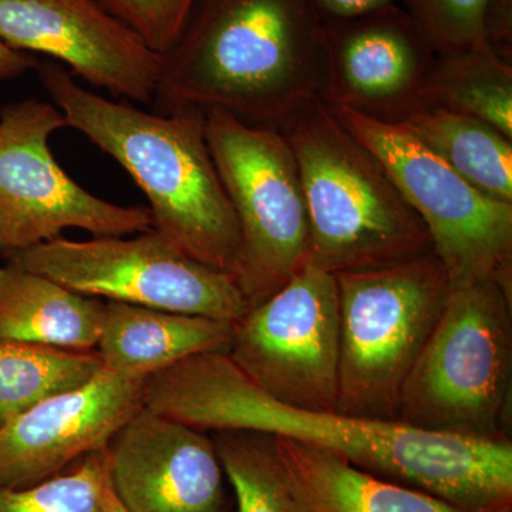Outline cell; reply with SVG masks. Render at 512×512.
Masks as SVG:
<instances>
[{
  "label": "cell",
  "instance_id": "cell-1",
  "mask_svg": "<svg viewBox=\"0 0 512 512\" xmlns=\"http://www.w3.org/2000/svg\"><path fill=\"white\" fill-rule=\"evenodd\" d=\"M144 407L204 431L249 430L338 454L463 512H511V440L454 436L400 420L278 402L227 353H202L148 377Z\"/></svg>",
  "mask_w": 512,
  "mask_h": 512
},
{
  "label": "cell",
  "instance_id": "cell-2",
  "mask_svg": "<svg viewBox=\"0 0 512 512\" xmlns=\"http://www.w3.org/2000/svg\"><path fill=\"white\" fill-rule=\"evenodd\" d=\"M322 84L311 0H194L161 55L153 111H221L281 130Z\"/></svg>",
  "mask_w": 512,
  "mask_h": 512
},
{
  "label": "cell",
  "instance_id": "cell-3",
  "mask_svg": "<svg viewBox=\"0 0 512 512\" xmlns=\"http://www.w3.org/2000/svg\"><path fill=\"white\" fill-rule=\"evenodd\" d=\"M67 126L113 157L150 204L151 228L185 255L234 278L237 218L205 138V114L137 109L84 89L53 60L36 67Z\"/></svg>",
  "mask_w": 512,
  "mask_h": 512
},
{
  "label": "cell",
  "instance_id": "cell-4",
  "mask_svg": "<svg viewBox=\"0 0 512 512\" xmlns=\"http://www.w3.org/2000/svg\"><path fill=\"white\" fill-rule=\"evenodd\" d=\"M279 131L301 171L309 264L336 275L434 254L423 221L382 163L320 97Z\"/></svg>",
  "mask_w": 512,
  "mask_h": 512
},
{
  "label": "cell",
  "instance_id": "cell-5",
  "mask_svg": "<svg viewBox=\"0 0 512 512\" xmlns=\"http://www.w3.org/2000/svg\"><path fill=\"white\" fill-rule=\"evenodd\" d=\"M512 289L495 279L450 285L443 312L400 399L419 429L510 440Z\"/></svg>",
  "mask_w": 512,
  "mask_h": 512
},
{
  "label": "cell",
  "instance_id": "cell-6",
  "mask_svg": "<svg viewBox=\"0 0 512 512\" xmlns=\"http://www.w3.org/2000/svg\"><path fill=\"white\" fill-rule=\"evenodd\" d=\"M339 295L336 412L399 420L407 376L439 322L450 284L434 254L335 275Z\"/></svg>",
  "mask_w": 512,
  "mask_h": 512
},
{
  "label": "cell",
  "instance_id": "cell-7",
  "mask_svg": "<svg viewBox=\"0 0 512 512\" xmlns=\"http://www.w3.org/2000/svg\"><path fill=\"white\" fill-rule=\"evenodd\" d=\"M205 138L239 231L234 279L249 309L309 262V218L298 161L284 134L205 114Z\"/></svg>",
  "mask_w": 512,
  "mask_h": 512
},
{
  "label": "cell",
  "instance_id": "cell-8",
  "mask_svg": "<svg viewBox=\"0 0 512 512\" xmlns=\"http://www.w3.org/2000/svg\"><path fill=\"white\" fill-rule=\"evenodd\" d=\"M329 106V104H328ZM335 116L384 170L429 232L434 255L457 285L495 279L512 289V204L464 180L403 124L345 107Z\"/></svg>",
  "mask_w": 512,
  "mask_h": 512
},
{
  "label": "cell",
  "instance_id": "cell-9",
  "mask_svg": "<svg viewBox=\"0 0 512 512\" xmlns=\"http://www.w3.org/2000/svg\"><path fill=\"white\" fill-rule=\"evenodd\" d=\"M5 261L93 298L231 323L249 311L231 275L185 255L153 228L134 238L60 237Z\"/></svg>",
  "mask_w": 512,
  "mask_h": 512
},
{
  "label": "cell",
  "instance_id": "cell-10",
  "mask_svg": "<svg viewBox=\"0 0 512 512\" xmlns=\"http://www.w3.org/2000/svg\"><path fill=\"white\" fill-rule=\"evenodd\" d=\"M55 104L35 99L0 111V255L3 258L77 228L124 237L151 228L148 208L101 200L57 163L49 140L66 127Z\"/></svg>",
  "mask_w": 512,
  "mask_h": 512
},
{
  "label": "cell",
  "instance_id": "cell-11",
  "mask_svg": "<svg viewBox=\"0 0 512 512\" xmlns=\"http://www.w3.org/2000/svg\"><path fill=\"white\" fill-rule=\"evenodd\" d=\"M229 359L278 402L336 409L339 295L335 275L303 266L271 298L234 323Z\"/></svg>",
  "mask_w": 512,
  "mask_h": 512
},
{
  "label": "cell",
  "instance_id": "cell-12",
  "mask_svg": "<svg viewBox=\"0 0 512 512\" xmlns=\"http://www.w3.org/2000/svg\"><path fill=\"white\" fill-rule=\"evenodd\" d=\"M319 97L369 119L402 124L423 107L436 52L403 5L320 23Z\"/></svg>",
  "mask_w": 512,
  "mask_h": 512
},
{
  "label": "cell",
  "instance_id": "cell-13",
  "mask_svg": "<svg viewBox=\"0 0 512 512\" xmlns=\"http://www.w3.org/2000/svg\"><path fill=\"white\" fill-rule=\"evenodd\" d=\"M0 40L116 99L153 103L161 55L96 0H0Z\"/></svg>",
  "mask_w": 512,
  "mask_h": 512
},
{
  "label": "cell",
  "instance_id": "cell-14",
  "mask_svg": "<svg viewBox=\"0 0 512 512\" xmlns=\"http://www.w3.org/2000/svg\"><path fill=\"white\" fill-rule=\"evenodd\" d=\"M144 383L103 367L89 382L46 397L0 427V488L32 487L107 450L144 409Z\"/></svg>",
  "mask_w": 512,
  "mask_h": 512
},
{
  "label": "cell",
  "instance_id": "cell-15",
  "mask_svg": "<svg viewBox=\"0 0 512 512\" xmlns=\"http://www.w3.org/2000/svg\"><path fill=\"white\" fill-rule=\"evenodd\" d=\"M111 490L127 512H227L225 473L204 430L144 407L107 448Z\"/></svg>",
  "mask_w": 512,
  "mask_h": 512
},
{
  "label": "cell",
  "instance_id": "cell-16",
  "mask_svg": "<svg viewBox=\"0 0 512 512\" xmlns=\"http://www.w3.org/2000/svg\"><path fill=\"white\" fill-rule=\"evenodd\" d=\"M234 323L106 302L96 352L104 369L143 380L202 353H228Z\"/></svg>",
  "mask_w": 512,
  "mask_h": 512
},
{
  "label": "cell",
  "instance_id": "cell-17",
  "mask_svg": "<svg viewBox=\"0 0 512 512\" xmlns=\"http://www.w3.org/2000/svg\"><path fill=\"white\" fill-rule=\"evenodd\" d=\"M274 441L301 512H463L433 495L367 473L338 454L282 437Z\"/></svg>",
  "mask_w": 512,
  "mask_h": 512
},
{
  "label": "cell",
  "instance_id": "cell-18",
  "mask_svg": "<svg viewBox=\"0 0 512 512\" xmlns=\"http://www.w3.org/2000/svg\"><path fill=\"white\" fill-rule=\"evenodd\" d=\"M106 303L20 266L0 268V339L96 350Z\"/></svg>",
  "mask_w": 512,
  "mask_h": 512
},
{
  "label": "cell",
  "instance_id": "cell-19",
  "mask_svg": "<svg viewBox=\"0 0 512 512\" xmlns=\"http://www.w3.org/2000/svg\"><path fill=\"white\" fill-rule=\"evenodd\" d=\"M404 127L464 180L495 200L512 204V140L484 121L423 107Z\"/></svg>",
  "mask_w": 512,
  "mask_h": 512
},
{
  "label": "cell",
  "instance_id": "cell-20",
  "mask_svg": "<svg viewBox=\"0 0 512 512\" xmlns=\"http://www.w3.org/2000/svg\"><path fill=\"white\" fill-rule=\"evenodd\" d=\"M421 100L484 121L512 140V67L493 50L437 55Z\"/></svg>",
  "mask_w": 512,
  "mask_h": 512
},
{
  "label": "cell",
  "instance_id": "cell-21",
  "mask_svg": "<svg viewBox=\"0 0 512 512\" xmlns=\"http://www.w3.org/2000/svg\"><path fill=\"white\" fill-rule=\"evenodd\" d=\"M101 369L96 350L0 339V427L46 397L89 382Z\"/></svg>",
  "mask_w": 512,
  "mask_h": 512
},
{
  "label": "cell",
  "instance_id": "cell-22",
  "mask_svg": "<svg viewBox=\"0 0 512 512\" xmlns=\"http://www.w3.org/2000/svg\"><path fill=\"white\" fill-rule=\"evenodd\" d=\"M225 477L234 488L238 512H301L274 437L249 430L214 431Z\"/></svg>",
  "mask_w": 512,
  "mask_h": 512
},
{
  "label": "cell",
  "instance_id": "cell-23",
  "mask_svg": "<svg viewBox=\"0 0 512 512\" xmlns=\"http://www.w3.org/2000/svg\"><path fill=\"white\" fill-rule=\"evenodd\" d=\"M107 450L87 454L66 473L22 488H0V512H110Z\"/></svg>",
  "mask_w": 512,
  "mask_h": 512
},
{
  "label": "cell",
  "instance_id": "cell-24",
  "mask_svg": "<svg viewBox=\"0 0 512 512\" xmlns=\"http://www.w3.org/2000/svg\"><path fill=\"white\" fill-rule=\"evenodd\" d=\"M488 0H404L403 6L436 55L491 50L485 39Z\"/></svg>",
  "mask_w": 512,
  "mask_h": 512
},
{
  "label": "cell",
  "instance_id": "cell-25",
  "mask_svg": "<svg viewBox=\"0 0 512 512\" xmlns=\"http://www.w3.org/2000/svg\"><path fill=\"white\" fill-rule=\"evenodd\" d=\"M151 50L164 55L177 39L194 0H96Z\"/></svg>",
  "mask_w": 512,
  "mask_h": 512
},
{
  "label": "cell",
  "instance_id": "cell-26",
  "mask_svg": "<svg viewBox=\"0 0 512 512\" xmlns=\"http://www.w3.org/2000/svg\"><path fill=\"white\" fill-rule=\"evenodd\" d=\"M485 39L495 55L510 62L512 47V0H488L484 15Z\"/></svg>",
  "mask_w": 512,
  "mask_h": 512
},
{
  "label": "cell",
  "instance_id": "cell-27",
  "mask_svg": "<svg viewBox=\"0 0 512 512\" xmlns=\"http://www.w3.org/2000/svg\"><path fill=\"white\" fill-rule=\"evenodd\" d=\"M404 0H311L320 23L357 18L394 5H403Z\"/></svg>",
  "mask_w": 512,
  "mask_h": 512
},
{
  "label": "cell",
  "instance_id": "cell-28",
  "mask_svg": "<svg viewBox=\"0 0 512 512\" xmlns=\"http://www.w3.org/2000/svg\"><path fill=\"white\" fill-rule=\"evenodd\" d=\"M39 62V57L30 55V53L18 52L0 40V82L16 79V77L36 69Z\"/></svg>",
  "mask_w": 512,
  "mask_h": 512
},
{
  "label": "cell",
  "instance_id": "cell-29",
  "mask_svg": "<svg viewBox=\"0 0 512 512\" xmlns=\"http://www.w3.org/2000/svg\"><path fill=\"white\" fill-rule=\"evenodd\" d=\"M106 504L110 512H127L124 510L123 505L119 503V500H117L113 490H111L110 481L107 483L106 487Z\"/></svg>",
  "mask_w": 512,
  "mask_h": 512
}]
</instances>
